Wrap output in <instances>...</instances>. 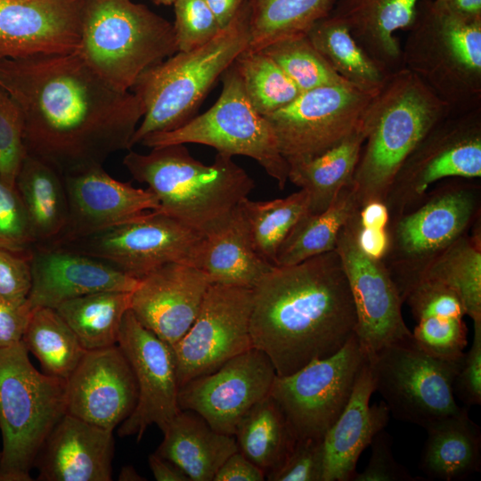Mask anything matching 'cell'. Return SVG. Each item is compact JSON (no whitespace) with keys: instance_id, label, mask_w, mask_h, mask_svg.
<instances>
[{"instance_id":"45","label":"cell","mask_w":481,"mask_h":481,"mask_svg":"<svg viewBox=\"0 0 481 481\" xmlns=\"http://www.w3.org/2000/svg\"><path fill=\"white\" fill-rule=\"evenodd\" d=\"M173 5L178 51L201 46L222 29L205 0H175Z\"/></svg>"},{"instance_id":"41","label":"cell","mask_w":481,"mask_h":481,"mask_svg":"<svg viewBox=\"0 0 481 481\" xmlns=\"http://www.w3.org/2000/svg\"><path fill=\"white\" fill-rule=\"evenodd\" d=\"M234 65L248 99L263 116L287 106L302 93L263 51L246 49Z\"/></svg>"},{"instance_id":"9","label":"cell","mask_w":481,"mask_h":481,"mask_svg":"<svg viewBox=\"0 0 481 481\" xmlns=\"http://www.w3.org/2000/svg\"><path fill=\"white\" fill-rule=\"evenodd\" d=\"M222 82L220 96L207 111L176 129L149 135L140 143L149 148L197 143L231 157H249L284 189L289 164L268 120L248 99L234 63L224 73Z\"/></svg>"},{"instance_id":"26","label":"cell","mask_w":481,"mask_h":481,"mask_svg":"<svg viewBox=\"0 0 481 481\" xmlns=\"http://www.w3.org/2000/svg\"><path fill=\"white\" fill-rule=\"evenodd\" d=\"M373 392L368 358L346 407L323 436V481H351L361 453L387 425L390 412L387 404L383 401L370 404Z\"/></svg>"},{"instance_id":"14","label":"cell","mask_w":481,"mask_h":481,"mask_svg":"<svg viewBox=\"0 0 481 481\" xmlns=\"http://www.w3.org/2000/svg\"><path fill=\"white\" fill-rule=\"evenodd\" d=\"M253 290L213 283L185 335L173 345L178 387L253 347Z\"/></svg>"},{"instance_id":"58","label":"cell","mask_w":481,"mask_h":481,"mask_svg":"<svg viewBox=\"0 0 481 481\" xmlns=\"http://www.w3.org/2000/svg\"><path fill=\"white\" fill-rule=\"evenodd\" d=\"M221 29L234 18L244 0H205Z\"/></svg>"},{"instance_id":"59","label":"cell","mask_w":481,"mask_h":481,"mask_svg":"<svg viewBox=\"0 0 481 481\" xmlns=\"http://www.w3.org/2000/svg\"><path fill=\"white\" fill-rule=\"evenodd\" d=\"M120 481H145L146 478L142 477L133 466H124L118 475Z\"/></svg>"},{"instance_id":"28","label":"cell","mask_w":481,"mask_h":481,"mask_svg":"<svg viewBox=\"0 0 481 481\" xmlns=\"http://www.w3.org/2000/svg\"><path fill=\"white\" fill-rule=\"evenodd\" d=\"M273 266L256 250L239 205L224 223L204 235L196 265L212 284L250 289Z\"/></svg>"},{"instance_id":"51","label":"cell","mask_w":481,"mask_h":481,"mask_svg":"<svg viewBox=\"0 0 481 481\" xmlns=\"http://www.w3.org/2000/svg\"><path fill=\"white\" fill-rule=\"evenodd\" d=\"M470 348L464 352L453 381V393L467 407L481 404V320L473 322Z\"/></svg>"},{"instance_id":"4","label":"cell","mask_w":481,"mask_h":481,"mask_svg":"<svg viewBox=\"0 0 481 481\" xmlns=\"http://www.w3.org/2000/svg\"><path fill=\"white\" fill-rule=\"evenodd\" d=\"M123 164L135 180L146 183L165 213L203 235L231 215L255 188L254 180L232 157L218 153L210 165L194 159L185 144L129 151Z\"/></svg>"},{"instance_id":"61","label":"cell","mask_w":481,"mask_h":481,"mask_svg":"<svg viewBox=\"0 0 481 481\" xmlns=\"http://www.w3.org/2000/svg\"><path fill=\"white\" fill-rule=\"evenodd\" d=\"M0 458H1V452H0Z\"/></svg>"},{"instance_id":"52","label":"cell","mask_w":481,"mask_h":481,"mask_svg":"<svg viewBox=\"0 0 481 481\" xmlns=\"http://www.w3.org/2000/svg\"><path fill=\"white\" fill-rule=\"evenodd\" d=\"M31 312L27 303L16 305L0 298V348L21 341Z\"/></svg>"},{"instance_id":"12","label":"cell","mask_w":481,"mask_h":481,"mask_svg":"<svg viewBox=\"0 0 481 481\" xmlns=\"http://www.w3.org/2000/svg\"><path fill=\"white\" fill-rule=\"evenodd\" d=\"M379 92V91H378ZM378 92L340 84L302 92L287 106L265 116L289 165L312 159L361 129Z\"/></svg>"},{"instance_id":"20","label":"cell","mask_w":481,"mask_h":481,"mask_svg":"<svg viewBox=\"0 0 481 481\" xmlns=\"http://www.w3.org/2000/svg\"><path fill=\"white\" fill-rule=\"evenodd\" d=\"M84 0H0V60L77 53Z\"/></svg>"},{"instance_id":"37","label":"cell","mask_w":481,"mask_h":481,"mask_svg":"<svg viewBox=\"0 0 481 481\" xmlns=\"http://www.w3.org/2000/svg\"><path fill=\"white\" fill-rule=\"evenodd\" d=\"M249 9V43L247 50L260 51L296 35L306 34L330 14L336 0H244Z\"/></svg>"},{"instance_id":"42","label":"cell","mask_w":481,"mask_h":481,"mask_svg":"<svg viewBox=\"0 0 481 481\" xmlns=\"http://www.w3.org/2000/svg\"><path fill=\"white\" fill-rule=\"evenodd\" d=\"M263 51L294 82L301 92L349 84L329 65L306 34L276 41Z\"/></svg>"},{"instance_id":"54","label":"cell","mask_w":481,"mask_h":481,"mask_svg":"<svg viewBox=\"0 0 481 481\" xmlns=\"http://www.w3.org/2000/svg\"><path fill=\"white\" fill-rule=\"evenodd\" d=\"M355 237L361 250L373 259L381 260L389 249V233L386 229L361 227L357 221Z\"/></svg>"},{"instance_id":"11","label":"cell","mask_w":481,"mask_h":481,"mask_svg":"<svg viewBox=\"0 0 481 481\" xmlns=\"http://www.w3.org/2000/svg\"><path fill=\"white\" fill-rule=\"evenodd\" d=\"M369 354L354 334L330 356L276 376L270 395L297 437L323 438L346 407Z\"/></svg>"},{"instance_id":"60","label":"cell","mask_w":481,"mask_h":481,"mask_svg":"<svg viewBox=\"0 0 481 481\" xmlns=\"http://www.w3.org/2000/svg\"><path fill=\"white\" fill-rule=\"evenodd\" d=\"M157 5H172L175 0H151Z\"/></svg>"},{"instance_id":"56","label":"cell","mask_w":481,"mask_h":481,"mask_svg":"<svg viewBox=\"0 0 481 481\" xmlns=\"http://www.w3.org/2000/svg\"><path fill=\"white\" fill-rule=\"evenodd\" d=\"M148 462L154 478L158 481H191L179 467L157 452L149 456Z\"/></svg>"},{"instance_id":"7","label":"cell","mask_w":481,"mask_h":481,"mask_svg":"<svg viewBox=\"0 0 481 481\" xmlns=\"http://www.w3.org/2000/svg\"><path fill=\"white\" fill-rule=\"evenodd\" d=\"M67 413L66 380L40 372L21 341L0 348V481H31L49 435Z\"/></svg>"},{"instance_id":"29","label":"cell","mask_w":481,"mask_h":481,"mask_svg":"<svg viewBox=\"0 0 481 481\" xmlns=\"http://www.w3.org/2000/svg\"><path fill=\"white\" fill-rule=\"evenodd\" d=\"M163 434L156 452L179 467L191 481H213L225 460L238 451L234 436L216 431L189 410H180Z\"/></svg>"},{"instance_id":"39","label":"cell","mask_w":481,"mask_h":481,"mask_svg":"<svg viewBox=\"0 0 481 481\" xmlns=\"http://www.w3.org/2000/svg\"><path fill=\"white\" fill-rule=\"evenodd\" d=\"M21 342L45 373L67 380L86 350L53 308L32 310Z\"/></svg>"},{"instance_id":"27","label":"cell","mask_w":481,"mask_h":481,"mask_svg":"<svg viewBox=\"0 0 481 481\" xmlns=\"http://www.w3.org/2000/svg\"><path fill=\"white\" fill-rule=\"evenodd\" d=\"M422 0H336L330 12L350 30L366 53L385 71L403 67L395 33L412 25Z\"/></svg>"},{"instance_id":"33","label":"cell","mask_w":481,"mask_h":481,"mask_svg":"<svg viewBox=\"0 0 481 481\" xmlns=\"http://www.w3.org/2000/svg\"><path fill=\"white\" fill-rule=\"evenodd\" d=\"M353 182L343 187L322 212H306L281 246L274 266H288L335 249L341 229L360 208Z\"/></svg>"},{"instance_id":"2","label":"cell","mask_w":481,"mask_h":481,"mask_svg":"<svg viewBox=\"0 0 481 481\" xmlns=\"http://www.w3.org/2000/svg\"><path fill=\"white\" fill-rule=\"evenodd\" d=\"M252 290L253 347L268 356L277 376L330 356L355 334V307L335 249L273 265Z\"/></svg>"},{"instance_id":"36","label":"cell","mask_w":481,"mask_h":481,"mask_svg":"<svg viewBox=\"0 0 481 481\" xmlns=\"http://www.w3.org/2000/svg\"><path fill=\"white\" fill-rule=\"evenodd\" d=\"M130 306L131 292L101 291L68 300L55 310L87 351L118 344Z\"/></svg>"},{"instance_id":"3","label":"cell","mask_w":481,"mask_h":481,"mask_svg":"<svg viewBox=\"0 0 481 481\" xmlns=\"http://www.w3.org/2000/svg\"><path fill=\"white\" fill-rule=\"evenodd\" d=\"M451 113L450 106L407 69L387 76L362 124L365 139L353 177L360 206L385 201L404 161Z\"/></svg>"},{"instance_id":"18","label":"cell","mask_w":481,"mask_h":481,"mask_svg":"<svg viewBox=\"0 0 481 481\" xmlns=\"http://www.w3.org/2000/svg\"><path fill=\"white\" fill-rule=\"evenodd\" d=\"M118 345L131 365L138 391L135 407L118 433L121 437L135 436L139 442L150 426L155 424L163 432L180 412L174 354L131 310L123 318Z\"/></svg>"},{"instance_id":"30","label":"cell","mask_w":481,"mask_h":481,"mask_svg":"<svg viewBox=\"0 0 481 481\" xmlns=\"http://www.w3.org/2000/svg\"><path fill=\"white\" fill-rule=\"evenodd\" d=\"M420 469L431 479L463 480L481 469V431L468 407L425 428Z\"/></svg>"},{"instance_id":"19","label":"cell","mask_w":481,"mask_h":481,"mask_svg":"<svg viewBox=\"0 0 481 481\" xmlns=\"http://www.w3.org/2000/svg\"><path fill=\"white\" fill-rule=\"evenodd\" d=\"M138 391L119 346L87 350L66 380L67 413L113 430L134 411Z\"/></svg>"},{"instance_id":"40","label":"cell","mask_w":481,"mask_h":481,"mask_svg":"<svg viewBox=\"0 0 481 481\" xmlns=\"http://www.w3.org/2000/svg\"><path fill=\"white\" fill-rule=\"evenodd\" d=\"M308 194L302 189L281 199L253 201L247 197L239 203L256 250L273 265L290 231L308 211Z\"/></svg>"},{"instance_id":"8","label":"cell","mask_w":481,"mask_h":481,"mask_svg":"<svg viewBox=\"0 0 481 481\" xmlns=\"http://www.w3.org/2000/svg\"><path fill=\"white\" fill-rule=\"evenodd\" d=\"M402 46L403 67L420 77L452 112L481 107V20L461 19L422 0Z\"/></svg>"},{"instance_id":"46","label":"cell","mask_w":481,"mask_h":481,"mask_svg":"<svg viewBox=\"0 0 481 481\" xmlns=\"http://www.w3.org/2000/svg\"><path fill=\"white\" fill-rule=\"evenodd\" d=\"M404 300L409 304L416 321L431 316L463 318L466 315L465 307L456 291L432 279H418Z\"/></svg>"},{"instance_id":"44","label":"cell","mask_w":481,"mask_h":481,"mask_svg":"<svg viewBox=\"0 0 481 481\" xmlns=\"http://www.w3.org/2000/svg\"><path fill=\"white\" fill-rule=\"evenodd\" d=\"M26 155L20 109L0 86V176L11 186Z\"/></svg>"},{"instance_id":"5","label":"cell","mask_w":481,"mask_h":481,"mask_svg":"<svg viewBox=\"0 0 481 481\" xmlns=\"http://www.w3.org/2000/svg\"><path fill=\"white\" fill-rule=\"evenodd\" d=\"M249 9L242 3L232 20L208 43L190 51H178L144 70L132 90L144 114L131 147L149 135L176 129L195 116L219 77L248 48Z\"/></svg>"},{"instance_id":"57","label":"cell","mask_w":481,"mask_h":481,"mask_svg":"<svg viewBox=\"0 0 481 481\" xmlns=\"http://www.w3.org/2000/svg\"><path fill=\"white\" fill-rule=\"evenodd\" d=\"M453 15L470 21L481 20V0H435Z\"/></svg>"},{"instance_id":"15","label":"cell","mask_w":481,"mask_h":481,"mask_svg":"<svg viewBox=\"0 0 481 481\" xmlns=\"http://www.w3.org/2000/svg\"><path fill=\"white\" fill-rule=\"evenodd\" d=\"M480 176L481 107L439 121L404 161L387 198H400L404 206L444 178Z\"/></svg>"},{"instance_id":"16","label":"cell","mask_w":481,"mask_h":481,"mask_svg":"<svg viewBox=\"0 0 481 481\" xmlns=\"http://www.w3.org/2000/svg\"><path fill=\"white\" fill-rule=\"evenodd\" d=\"M357 214L358 211L339 232L335 250L340 258L355 307V335L371 355L412 334L404 321V301L390 271L381 260L365 255L357 244Z\"/></svg>"},{"instance_id":"1","label":"cell","mask_w":481,"mask_h":481,"mask_svg":"<svg viewBox=\"0 0 481 481\" xmlns=\"http://www.w3.org/2000/svg\"><path fill=\"white\" fill-rule=\"evenodd\" d=\"M0 86L21 113L26 153L63 175L131 149L144 114L135 93L111 86L77 53L2 59Z\"/></svg>"},{"instance_id":"34","label":"cell","mask_w":481,"mask_h":481,"mask_svg":"<svg viewBox=\"0 0 481 481\" xmlns=\"http://www.w3.org/2000/svg\"><path fill=\"white\" fill-rule=\"evenodd\" d=\"M234 437L238 451L259 467L265 476L281 465L298 438L282 410L270 395L241 419Z\"/></svg>"},{"instance_id":"21","label":"cell","mask_w":481,"mask_h":481,"mask_svg":"<svg viewBox=\"0 0 481 481\" xmlns=\"http://www.w3.org/2000/svg\"><path fill=\"white\" fill-rule=\"evenodd\" d=\"M63 177L69 220L61 239L51 246L67 244L159 208L156 196L148 188H136L118 181L102 166Z\"/></svg>"},{"instance_id":"13","label":"cell","mask_w":481,"mask_h":481,"mask_svg":"<svg viewBox=\"0 0 481 481\" xmlns=\"http://www.w3.org/2000/svg\"><path fill=\"white\" fill-rule=\"evenodd\" d=\"M204 235L159 210L61 247L102 260L137 280L169 263L197 265Z\"/></svg>"},{"instance_id":"31","label":"cell","mask_w":481,"mask_h":481,"mask_svg":"<svg viewBox=\"0 0 481 481\" xmlns=\"http://www.w3.org/2000/svg\"><path fill=\"white\" fill-rule=\"evenodd\" d=\"M15 188L26 208L35 246H51L62 236L69 220L63 175L42 159L25 155Z\"/></svg>"},{"instance_id":"49","label":"cell","mask_w":481,"mask_h":481,"mask_svg":"<svg viewBox=\"0 0 481 481\" xmlns=\"http://www.w3.org/2000/svg\"><path fill=\"white\" fill-rule=\"evenodd\" d=\"M371 454L362 472H355L351 481H420L413 477L393 454L392 437L385 431H379L371 443Z\"/></svg>"},{"instance_id":"38","label":"cell","mask_w":481,"mask_h":481,"mask_svg":"<svg viewBox=\"0 0 481 481\" xmlns=\"http://www.w3.org/2000/svg\"><path fill=\"white\" fill-rule=\"evenodd\" d=\"M420 278L436 280L451 287L462 301L466 315L473 322L481 320L479 234L471 238L461 236L448 248L426 262L414 275L410 289Z\"/></svg>"},{"instance_id":"24","label":"cell","mask_w":481,"mask_h":481,"mask_svg":"<svg viewBox=\"0 0 481 481\" xmlns=\"http://www.w3.org/2000/svg\"><path fill=\"white\" fill-rule=\"evenodd\" d=\"M39 481H110L112 479L113 430L66 413L41 452Z\"/></svg>"},{"instance_id":"17","label":"cell","mask_w":481,"mask_h":481,"mask_svg":"<svg viewBox=\"0 0 481 481\" xmlns=\"http://www.w3.org/2000/svg\"><path fill=\"white\" fill-rule=\"evenodd\" d=\"M276 376L268 356L252 347L180 387L178 406L200 414L216 431L234 436L247 412L270 395Z\"/></svg>"},{"instance_id":"23","label":"cell","mask_w":481,"mask_h":481,"mask_svg":"<svg viewBox=\"0 0 481 481\" xmlns=\"http://www.w3.org/2000/svg\"><path fill=\"white\" fill-rule=\"evenodd\" d=\"M211 284L195 266L166 264L139 280L131 292L130 310L141 324L172 346L192 325Z\"/></svg>"},{"instance_id":"43","label":"cell","mask_w":481,"mask_h":481,"mask_svg":"<svg viewBox=\"0 0 481 481\" xmlns=\"http://www.w3.org/2000/svg\"><path fill=\"white\" fill-rule=\"evenodd\" d=\"M416 322L412 334L420 348L441 360H461L468 344V329L463 318L431 316Z\"/></svg>"},{"instance_id":"48","label":"cell","mask_w":481,"mask_h":481,"mask_svg":"<svg viewBox=\"0 0 481 481\" xmlns=\"http://www.w3.org/2000/svg\"><path fill=\"white\" fill-rule=\"evenodd\" d=\"M323 438L298 437L281 465L265 477L269 481H323Z\"/></svg>"},{"instance_id":"25","label":"cell","mask_w":481,"mask_h":481,"mask_svg":"<svg viewBox=\"0 0 481 481\" xmlns=\"http://www.w3.org/2000/svg\"><path fill=\"white\" fill-rule=\"evenodd\" d=\"M401 216L393 242L404 258L428 262L463 235L477 209L475 193L454 187Z\"/></svg>"},{"instance_id":"50","label":"cell","mask_w":481,"mask_h":481,"mask_svg":"<svg viewBox=\"0 0 481 481\" xmlns=\"http://www.w3.org/2000/svg\"><path fill=\"white\" fill-rule=\"evenodd\" d=\"M30 251L0 247V298L16 305L27 303L30 289Z\"/></svg>"},{"instance_id":"47","label":"cell","mask_w":481,"mask_h":481,"mask_svg":"<svg viewBox=\"0 0 481 481\" xmlns=\"http://www.w3.org/2000/svg\"><path fill=\"white\" fill-rule=\"evenodd\" d=\"M35 245L31 224L16 188L0 176V247L27 252Z\"/></svg>"},{"instance_id":"53","label":"cell","mask_w":481,"mask_h":481,"mask_svg":"<svg viewBox=\"0 0 481 481\" xmlns=\"http://www.w3.org/2000/svg\"><path fill=\"white\" fill-rule=\"evenodd\" d=\"M265 472L237 451L231 454L216 473L213 481H263Z\"/></svg>"},{"instance_id":"35","label":"cell","mask_w":481,"mask_h":481,"mask_svg":"<svg viewBox=\"0 0 481 481\" xmlns=\"http://www.w3.org/2000/svg\"><path fill=\"white\" fill-rule=\"evenodd\" d=\"M306 36L333 70L362 90L378 92L390 74L366 53L346 24L331 14L314 23Z\"/></svg>"},{"instance_id":"32","label":"cell","mask_w":481,"mask_h":481,"mask_svg":"<svg viewBox=\"0 0 481 481\" xmlns=\"http://www.w3.org/2000/svg\"><path fill=\"white\" fill-rule=\"evenodd\" d=\"M364 139L362 126L324 153L289 165L288 180L308 194V213L324 211L339 191L353 182Z\"/></svg>"},{"instance_id":"6","label":"cell","mask_w":481,"mask_h":481,"mask_svg":"<svg viewBox=\"0 0 481 481\" xmlns=\"http://www.w3.org/2000/svg\"><path fill=\"white\" fill-rule=\"evenodd\" d=\"M178 52L173 23L132 0H84L77 53L126 92L152 65Z\"/></svg>"},{"instance_id":"22","label":"cell","mask_w":481,"mask_h":481,"mask_svg":"<svg viewBox=\"0 0 481 481\" xmlns=\"http://www.w3.org/2000/svg\"><path fill=\"white\" fill-rule=\"evenodd\" d=\"M27 304L32 310L101 291L132 292L139 280L96 257L61 246H34Z\"/></svg>"},{"instance_id":"55","label":"cell","mask_w":481,"mask_h":481,"mask_svg":"<svg viewBox=\"0 0 481 481\" xmlns=\"http://www.w3.org/2000/svg\"><path fill=\"white\" fill-rule=\"evenodd\" d=\"M388 220V207L382 200L367 201L358 210V221L361 227L386 229Z\"/></svg>"},{"instance_id":"10","label":"cell","mask_w":481,"mask_h":481,"mask_svg":"<svg viewBox=\"0 0 481 481\" xmlns=\"http://www.w3.org/2000/svg\"><path fill=\"white\" fill-rule=\"evenodd\" d=\"M460 362L429 355L412 336L369 355L374 392L390 414L424 428L460 410L453 393Z\"/></svg>"}]
</instances>
